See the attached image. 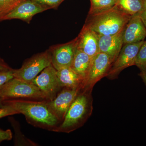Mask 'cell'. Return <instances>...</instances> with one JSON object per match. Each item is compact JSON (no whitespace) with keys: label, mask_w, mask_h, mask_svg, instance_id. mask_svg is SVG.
<instances>
[{"label":"cell","mask_w":146,"mask_h":146,"mask_svg":"<svg viewBox=\"0 0 146 146\" xmlns=\"http://www.w3.org/2000/svg\"><path fill=\"white\" fill-rule=\"evenodd\" d=\"M25 117L27 121L36 127L54 131L61 122L52 113L46 101L14 99L6 100Z\"/></svg>","instance_id":"cell-1"},{"label":"cell","mask_w":146,"mask_h":146,"mask_svg":"<svg viewBox=\"0 0 146 146\" xmlns=\"http://www.w3.org/2000/svg\"><path fill=\"white\" fill-rule=\"evenodd\" d=\"M131 16L115 5L108 9L88 14L84 25L100 35H111L124 28Z\"/></svg>","instance_id":"cell-2"},{"label":"cell","mask_w":146,"mask_h":146,"mask_svg":"<svg viewBox=\"0 0 146 146\" xmlns=\"http://www.w3.org/2000/svg\"><path fill=\"white\" fill-rule=\"evenodd\" d=\"M91 94V91H80L69 108L64 119L54 131L69 133L83 125L91 116L93 110Z\"/></svg>","instance_id":"cell-3"},{"label":"cell","mask_w":146,"mask_h":146,"mask_svg":"<svg viewBox=\"0 0 146 146\" xmlns=\"http://www.w3.org/2000/svg\"><path fill=\"white\" fill-rule=\"evenodd\" d=\"M0 97L3 100L26 99L37 101H47L40 89L32 82L14 78L0 89Z\"/></svg>","instance_id":"cell-4"},{"label":"cell","mask_w":146,"mask_h":146,"mask_svg":"<svg viewBox=\"0 0 146 146\" xmlns=\"http://www.w3.org/2000/svg\"><path fill=\"white\" fill-rule=\"evenodd\" d=\"M51 64V57L47 50L25 60L21 68L14 69L13 76L14 78L31 82L44 69Z\"/></svg>","instance_id":"cell-5"},{"label":"cell","mask_w":146,"mask_h":146,"mask_svg":"<svg viewBox=\"0 0 146 146\" xmlns=\"http://www.w3.org/2000/svg\"><path fill=\"white\" fill-rule=\"evenodd\" d=\"M114 61L108 55L99 52L92 58L88 74L81 90L91 91L98 82L106 76Z\"/></svg>","instance_id":"cell-6"},{"label":"cell","mask_w":146,"mask_h":146,"mask_svg":"<svg viewBox=\"0 0 146 146\" xmlns=\"http://www.w3.org/2000/svg\"><path fill=\"white\" fill-rule=\"evenodd\" d=\"M144 41L123 45L117 57L108 72L106 77L110 80L115 79L123 70L135 65L136 56Z\"/></svg>","instance_id":"cell-7"},{"label":"cell","mask_w":146,"mask_h":146,"mask_svg":"<svg viewBox=\"0 0 146 146\" xmlns=\"http://www.w3.org/2000/svg\"><path fill=\"white\" fill-rule=\"evenodd\" d=\"M31 82L42 91L47 101L54 99L62 89L58 78L57 70L52 64L44 69Z\"/></svg>","instance_id":"cell-8"},{"label":"cell","mask_w":146,"mask_h":146,"mask_svg":"<svg viewBox=\"0 0 146 146\" xmlns=\"http://www.w3.org/2000/svg\"><path fill=\"white\" fill-rule=\"evenodd\" d=\"M81 90L80 89L63 88L54 99L46 101L50 110L61 122L64 119L69 108Z\"/></svg>","instance_id":"cell-9"},{"label":"cell","mask_w":146,"mask_h":146,"mask_svg":"<svg viewBox=\"0 0 146 146\" xmlns=\"http://www.w3.org/2000/svg\"><path fill=\"white\" fill-rule=\"evenodd\" d=\"M76 49V38L68 43L50 47L48 50L51 57L52 65L56 70L70 67Z\"/></svg>","instance_id":"cell-10"},{"label":"cell","mask_w":146,"mask_h":146,"mask_svg":"<svg viewBox=\"0 0 146 146\" xmlns=\"http://www.w3.org/2000/svg\"><path fill=\"white\" fill-rule=\"evenodd\" d=\"M50 9L48 7L34 0H25L6 15L2 21L19 19L30 24L33 16Z\"/></svg>","instance_id":"cell-11"},{"label":"cell","mask_w":146,"mask_h":146,"mask_svg":"<svg viewBox=\"0 0 146 146\" xmlns=\"http://www.w3.org/2000/svg\"><path fill=\"white\" fill-rule=\"evenodd\" d=\"M76 39L77 49L91 58L99 53V35L85 25Z\"/></svg>","instance_id":"cell-12"},{"label":"cell","mask_w":146,"mask_h":146,"mask_svg":"<svg viewBox=\"0 0 146 146\" xmlns=\"http://www.w3.org/2000/svg\"><path fill=\"white\" fill-rule=\"evenodd\" d=\"M146 37V28L139 13L131 16L124 31L123 45L144 41Z\"/></svg>","instance_id":"cell-13"},{"label":"cell","mask_w":146,"mask_h":146,"mask_svg":"<svg viewBox=\"0 0 146 146\" xmlns=\"http://www.w3.org/2000/svg\"><path fill=\"white\" fill-rule=\"evenodd\" d=\"M125 27L116 34L108 35H99V52L108 55L114 62L123 45V35Z\"/></svg>","instance_id":"cell-14"},{"label":"cell","mask_w":146,"mask_h":146,"mask_svg":"<svg viewBox=\"0 0 146 146\" xmlns=\"http://www.w3.org/2000/svg\"><path fill=\"white\" fill-rule=\"evenodd\" d=\"M57 75L62 88L82 89L83 80L70 67L57 70Z\"/></svg>","instance_id":"cell-15"},{"label":"cell","mask_w":146,"mask_h":146,"mask_svg":"<svg viewBox=\"0 0 146 146\" xmlns=\"http://www.w3.org/2000/svg\"><path fill=\"white\" fill-rule=\"evenodd\" d=\"M92 59L88 55L77 49L70 67L83 79V82L88 74Z\"/></svg>","instance_id":"cell-16"},{"label":"cell","mask_w":146,"mask_h":146,"mask_svg":"<svg viewBox=\"0 0 146 146\" xmlns=\"http://www.w3.org/2000/svg\"><path fill=\"white\" fill-rule=\"evenodd\" d=\"M116 5L123 12L133 16L140 12L142 3L141 0H118Z\"/></svg>","instance_id":"cell-17"},{"label":"cell","mask_w":146,"mask_h":146,"mask_svg":"<svg viewBox=\"0 0 146 146\" xmlns=\"http://www.w3.org/2000/svg\"><path fill=\"white\" fill-rule=\"evenodd\" d=\"M91 7L88 14L97 13L116 5L118 0H90Z\"/></svg>","instance_id":"cell-18"},{"label":"cell","mask_w":146,"mask_h":146,"mask_svg":"<svg viewBox=\"0 0 146 146\" xmlns=\"http://www.w3.org/2000/svg\"><path fill=\"white\" fill-rule=\"evenodd\" d=\"M25 0H0V22L8 13Z\"/></svg>","instance_id":"cell-19"},{"label":"cell","mask_w":146,"mask_h":146,"mask_svg":"<svg viewBox=\"0 0 146 146\" xmlns=\"http://www.w3.org/2000/svg\"><path fill=\"white\" fill-rule=\"evenodd\" d=\"M135 65L141 71L146 70V41H144L136 56Z\"/></svg>","instance_id":"cell-20"},{"label":"cell","mask_w":146,"mask_h":146,"mask_svg":"<svg viewBox=\"0 0 146 146\" xmlns=\"http://www.w3.org/2000/svg\"><path fill=\"white\" fill-rule=\"evenodd\" d=\"M18 114H19L18 111L12 105L5 101H4L3 105L0 106V119L9 115Z\"/></svg>","instance_id":"cell-21"},{"label":"cell","mask_w":146,"mask_h":146,"mask_svg":"<svg viewBox=\"0 0 146 146\" xmlns=\"http://www.w3.org/2000/svg\"><path fill=\"white\" fill-rule=\"evenodd\" d=\"M14 69H10L0 71V89L6 83L11 80L14 78L13 76Z\"/></svg>","instance_id":"cell-22"},{"label":"cell","mask_w":146,"mask_h":146,"mask_svg":"<svg viewBox=\"0 0 146 146\" xmlns=\"http://www.w3.org/2000/svg\"><path fill=\"white\" fill-rule=\"evenodd\" d=\"M41 4L47 6L50 8L56 9L65 0H34Z\"/></svg>","instance_id":"cell-23"},{"label":"cell","mask_w":146,"mask_h":146,"mask_svg":"<svg viewBox=\"0 0 146 146\" xmlns=\"http://www.w3.org/2000/svg\"><path fill=\"white\" fill-rule=\"evenodd\" d=\"M12 138V133L10 129L3 130L0 129V143L5 141H10Z\"/></svg>","instance_id":"cell-24"},{"label":"cell","mask_w":146,"mask_h":146,"mask_svg":"<svg viewBox=\"0 0 146 146\" xmlns=\"http://www.w3.org/2000/svg\"><path fill=\"white\" fill-rule=\"evenodd\" d=\"M142 8L139 14L146 28V0H141Z\"/></svg>","instance_id":"cell-25"},{"label":"cell","mask_w":146,"mask_h":146,"mask_svg":"<svg viewBox=\"0 0 146 146\" xmlns=\"http://www.w3.org/2000/svg\"><path fill=\"white\" fill-rule=\"evenodd\" d=\"M10 67L8 65L4 60L0 57V71L4 70H9L11 69Z\"/></svg>","instance_id":"cell-26"},{"label":"cell","mask_w":146,"mask_h":146,"mask_svg":"<svg viewBox=\"0 0 146 146\" xmlns=\"http://www.w3.org/2000/svg\"><path fill=\"white\" fill-rule=\"evenodd\" d=\"M138 75L143 80V81L146 86V70L141 71V72L138 74Z\"/></svg>","instance_id":"cell-27"},{"label":"cell","mask_w":146,"mask_h":146,"mask_svg":"<svg viewBox=\"0 0 146 146\" xmlns=\"http://www.w3.org/2000/svg\"><path fill=\"white\" fill-rule=\"evenodd\" d=\"M4 100L0 97V106H1L3 104Z\"/></svg>","instance_id":"cell-28"}]
</instances>
